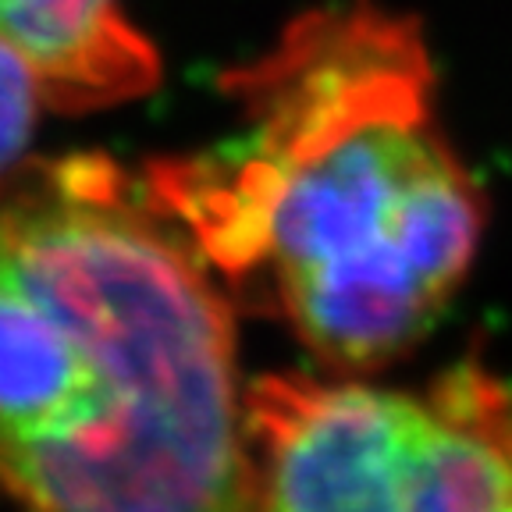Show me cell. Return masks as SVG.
<instances>
[{
    "label": "cell",
    "mask_w": 512,
    "mask_h": 512,
    "mask_svg": "<svg viewBox=\"0 0 512 512\" xmlns=\"http://www.w3.org/2000/svg\"><path fill=\"white\" fill-rule=\"evenodd\" d=\"M228 86L235 139L164 160L146 196L320 363H392L434 328L484 232L420 29L374 4L320 8Z\"/></svg>",
    "instance_id": "obj_1"
},
{
    "label": "cell",
    "mask_w": 512,
    "mask_h": 512,
    "mask_svg": "<svg viewBox=\"0 0 512 512\" xmlns=\"http://www.w3.org/2000/svg\"><path fill=\"white\" fill-rule=\"evenodd\" d=\"M249 512H512V384L420 392L267 374L242 395Z\"/></svg>",
    "instance_id": "obj_3"
},
{
    "label": "cell",
    "mask_w": 512,
    "mask_h": 512,
    "mask_svg": "<svg viewBox=\"0 0 512 512\" xmlns=\"http://www.w3.org/2000/svg\"><path fill=\"white\" fill-rule=\"evenodd\" d=\"M43 107H50L43 75L15 43L0 36V185L22 164Z\"/></svg>",
    "instance_id": "obj_5"
},
{
    "label": "cell",
    "mask_w": 512,
    "mask_h": 512,
    "mask_svg": "<svg viewBox=\"0 0 512 512\" xmlns=\"http://www.w3.org/2000/svg\"><path fill=\"white\" fill-rule=\"evenodd\" d=\"M0 36L36 64L61 111L121 104L160 79L157 50L121 0H0Z\"/></svg>",
    "instance_id": "obj_4"
},
{
    "label": "cell",
    "mask_w": 512,
    "mask_h": 512,
    "mask_svg": "<svg viewBox=\"0 0 512 512\" xmlns=\"http://www.w3.org/2000/svg\"><path fill=\"white\" fill-rule=\"evenodd\" d=\"M0 495L25 512H249L232 310L104 157L0 185Z\"/></svg>",
    "instance_id": "obj_2"
}]
</instances>
